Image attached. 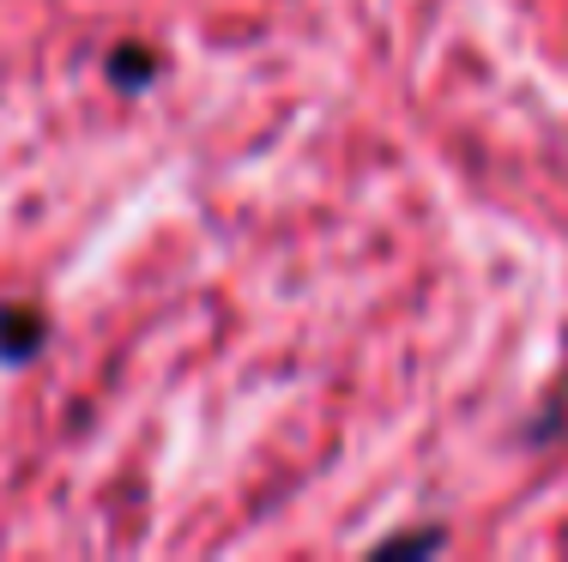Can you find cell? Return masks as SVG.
I'll list each match as a JSON object with an SVG mask.
<instances>
[{
	"label": "cell",
	"instance_id": "obj_1",
	"mask_svg": "<svg viewBox=\"0 0 568 562\" xmlns=\"http://www.w3.org/2000/svg\"><path fill=\"white\" fill-rule=\"evenodd\" d=\"M12 315H19V309H12ZM37 339H43L37 315H19V327H7V315H0V351H7V357H24Z\"/></svg>",
	"mask_w": 568,
	"mask_h": 562
}]
</instances>
